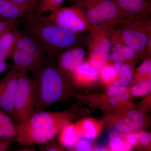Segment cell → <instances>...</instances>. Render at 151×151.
I'll return each mask as SVG.
<instances>
[{"label": "cell", "mask_w": 151, "mask_h": 151, "mask_svg": "<svg viewBox=\"0 0 151 151\" xmlns=\"http://www.w3.org/2000/svg\"><path fill=\"white\" fill-rule=\"evenodd\" d=\"M29 18L26 24L28 33L40 42L49 56L60 54L76 46L79 33L57 25L47 24L41 16Z\"/></svg>", "instance_id": "1"}, {"label": "cell", "mask_w": 151, "mask_h": 151, "mask_svg": "<svg viewBox=\"0 0 151 151\" xmlns=\"http://www.w3.org/2000/svg\"><path fill=\"white\" fill-rule=\"evenodd\" d=\"M32 78L34 113L44 111L63 96L65 84L62 76L49 62L33 73Z\"/></svg>", "instance_id": "2"}, {"label": "cell", "mask_w": 151, "mask_h": 151, "mask_svg": "<svg viewBox=\"0 0 151 151\" xmlns=\"http://www.w3.org/2000/svg\"><path fill=\"white\" fill-rule=\"evenodd\" d=\"M73 5L84 12L91 30L113 28L126 19L114 0H76Z\"/></svg>", "instance_id": "3"}, {"label": "cell", "mask_w": 151, "mask_h": 151, "mask_svg": "<svg viewBox=\"0 0 151 151\" xmlns=\"http://www.w3.org/2000/svg\"><path fill=\"white\" fill-rule=\"evenodd\" d=\"M150 17L127 18L115 29L114 38L130 47L137 54L146 52L151 37Z\"/></svg>", "instance_id": "4"}, {"label": "cell", "mask_w": 151, "mask_h": 151, "mask_svg": "<svg viewBox=\"0 0 151 151\" xmlns=\"http://www.w3.org/2000/svg\"><path fill=\"white\" fill-rule=\"evenodd\" d=\"M87 37L89 53V63L92 67L100 70L109 58L113 44L114 29H92Z\"/></svg>", "instance_id": "5"}, {"label": "cell", "mask_w": 151, "mask_h": 151, "mask_svg": "<svg viewBox=\"0 0 151 151\" xmlns=\"http://www.w3.org/2000/svg\"><path fill=\"white\" fill-rule=\"evenodd\" d=\"M32 78L28 71L19 70L13 117L17 124L26 120L34 113Z\"/></svg>", "instance_id": "6"}, {"label": "cell", "mask_w": 151, "mask_h": 151, "mask_svg": "<svg viewBox=\"0 0 151 151\" xmlns=\"http://www.w3.org/2000/svg\"><path fill=\"white\" fill-rule=\"evenodd\" d=\"M41 18L47 24L57 25L78 33L91 30L84 12L74 5L60 6Z\"/></svg>", "instance_id": "7"}, {"label": "cell", "mask_w": 151, "mask_h": 151, "mask_svg": "<svg viewBox=\"0 0 151 151\" xmlns=\"http://www.w3.org/2000/svg\"><path fill=\"white\" fill-rule=\"evenodd\" d=\"M66 123L44 128H22L16 125L15 137L20 145L29 146L51 141Z\"/></svg>", "instance_id": "8"}, {"label": "cell", "mask_w": 151, "mask_h": 151, "mask_svg": "<svg viewBox=\"0 0 151 151\" xmlns=\"http://www.w3.org/2000/svg\"><path fill=\"white\" fill-rule=\"evenodd\" d=\"M18 71L13 68L0 82V109L13 116Z\"/></svg>", "instance_id": "9"}, {"label": "cell", "mask_w": 151, "mask_h": 151, "mask_svg": "<svg viewBox=\"0 0 151 151\" xmlns=\"http://www.w3.org/2000/svg\"><path fill=\"white\" fill-rule=\"evenodd\" d=\"M66 122L67 120L64 115L44 110L34 112L26 120L18 124L17 126L22 128H44Z\"/></svg>", "instance_id": "10"}, {"label": "cell", "mask_w": 151, "mask_h": 151, "mask_svg": "<svg viewBox=\"0 0 151 151\" xmlns=\"http://www.w3.org/2000/svg\"><path fill=\"white\" fill-rule=\"evenodd\" d=\"M126 19L150 17L151 1L147 0H114Z\"/></svg>", "instance_id": "11"}, {"label": "cell", "mask_w": 151, "mask_h": 151, "mask_svg": "<svg viewBox=\"0 0 151 151\" xmlns=\"http://www.w3.org/2000/svg\"><path fill=\"white\" fill-rule=\"evenodd\" d=\"M10 58L12 60L13 68L18 71H30L33 73L39 70L48 62L25 52L16 49L14 50Z\"/></svg>", "instance_id": "12"}, {"label": "cell", "mask_w": 151, "mask_h": 151, "mask_svg": "<svg viewBox=\"0 0 151 151\" xmlns=\"http://www.w3.org/2000/svg\"><path fill=\"white\" fill-rule=\"evenodd\" d=\"M35 5V1L19 3L12 0H0V17L17 19L32 10Z\"/></svg>", "instance_id": "13"}, {"label": "cell", "mask_w": 151, "mask_h": 151, "mask_svg": "<svg viewBox=\"0 0 151 151\" xmlns=\"http://www.w3.org/2000/svg\"><path fill=\"white\" fill-rule=\"evenodd\" d=\"M25 52L48 61L49 55L40 42L29 33L21 32L14 50Z\"/></svg>", "instance_id": "14"}, {"label": "cell", "mask_w": 151, "mask_h": 151, "mask_svg": "<svg viewBox=\"0 0 151 151\" xmlns=\"http://www.w3.org/2000/svg\"><path fill=\"white\" fill-rule=\"evenodd\" d=\"M60 54L59 63L61 69L72 73L83 62L85 51L84 49L75 46L65 50Z\"/></svg>", "instance_id": "15"}, {"label": "cell", "mask_w": 151, "mask_h": 151, "mask_svg": "<svg viewBox=\"0 0 151 151\" xmlns=\"http://www.w3.org/2000/svg\"><path fill=\"white\" fill-rule=\"evenodd\" d=\"M21 32L15 28L9 30L0 37V60L10 57Z\"/></svg>", "instance_id": "16"}, {"label": "cell", "mask_w": 151, "mask_h": 151, "mask_svg": "<svg viewBox=\"0 0 151 151\" xmlns=\"http://www.w3.org/2000/svg\"><path fill=\"white\" fill-rule=\"evenodd\" d=\"M143 123L142 114L137 110H132L128 113L126 118L116 124L115 129L117 132L124 133L139 129Z\"/></svg>", "instance_id": "17"}, {"label": "cell", "mask_w": 151, "mask_h": 151, "mask_svg": "<svg viewBox=\"0 0 151 151\" xmlns=\"http://www.w3.org/2000/svg\"><path fill=\"white\" fill-rule=\"evenodd\" d=\"M72 74L78 82L92 81L97 78L99 75L97 70L92 67L90 63L83 62Z\"/></svg>", "instance_id": "18"}, {"label": "cell", "mask_w": 151, "mask_h": 151, "mask_svg": "<svg viewBox=\"0 0 151 151\" xmlns=\"http://www.w3.org/2000/svg\"><path fill=\"white\" fill-rule=\"evenodd\" d=\"M108 101L111 105L115 106L119 101H126L129 97V92L125 86L118 82L113 83L108 89Z\"/></svg>", "instance_id": "19"}, {"label": "cell", "mask_w": 151, "mask_h": 151, "mask_svg": "<svg viewBox=\"0 0 151 151\" xmlns=\"http://www.w3.org/2000/svg\"><path fill=\"white\" fill-rule=\"evenodd\" d=\"M60 136V141L63 145L67 147H71L75 145L78 137L76 128L73 125L66 124L62 128Z\"/></svg>", "instance_id": "20"}, {"label": "cell", "mask_w": 151, "mask_h": 151, "mask_svg": "<svg viewBox=\"0 0 151 151\" xmlns=\"http://www.w3.org/2000/svg\"><path fill=\"white\" fill-rule=\"evenodd\" d=\"M65 0H40L38 7L39 14L52 12L59 7Z\"/></svg>", "instance_id": "21"}, {"label": "cell", "mask_w": 151, "mask_h": 151, "mask_svg": "<svg viewBox=\"0 0 151 151\" xmlns=\"http://www.w3.org/2000/svg\"><path fill=\"white\" fill-rule=\"evenodd\" d=\"M151 89L150 79H144L136 83L131 88L133 95L136 96H144L148 94Z\"/></svg>", "instance_id": "22"}, {"label": "cell", "mask_w": 151, "mask_h": 151, "mask_svg": "<svg viewBox=\"0 0 151 151\" xmlns=\"http://www.w3.org/2000/svg\"><path fill=\"white\" fill-rule=\"evenodd\" d=\"M120 78L119 83L124 86H127L131 84L134 75L132 71V67L129 63H123L119 73Z\"/></svg>", "instance_id": "23"}, {"label": "cell", "mask_w": 151, "mask_h": 151, "mask_svg": "<svg viewBox=\"0 0 151 151\" xmlns=\"http://www.w3.org/2000/svg\"><path fill=\"white\" fill-rule=\"evenodd\" d=\"M100 70V77L105 83L114 81L117 77L118 73L112 65L105 64Z\"/></svg>", "instance_id": "24"}, {"label": "cell", "mask_w": 151, "mask_h": 151, "mask_svg": "<svg viewBox=\"0 0 151 151\" xmlns=\"http://www.w3.org/2000/svg\"><path fill=\"white\" fill-rule=\"evenodd\" d=\"M111 150L114 151H129L131 150L132 147L128 142H124L121 138H114L111 144Z\"/></svg>", "instance_id": "25"}, {"label": "cell", "mask_w": 151, "mask_h": 151, "mask_svg": "<svg viewBox=\"0 0 151 151\" xmlns=\"http://www.w3.org/2000/svg\"><path fill=\"white\" fill-rule=\"evenodd\" d=\"M4 137L12 139L15 137L16 133V125L14 124L12 122L7 124L0 125Z\"/></svg>", "instance_id": "26"}, {"label": "cell", "mask_w": 151, "mask_h": 151, "mask_svg": "<svg viewBox=\"0 0 151 151\" xmlns=\"http://www.w3.org/2000/svg\"><path fill=\"white\" fill-rule=\"evenodd\" d=\"M17 23V19H15L0 20V36L9 30L15 28Z\"/></svg>", "instance_id": "27"}, {"label": "cell", "mask_w": 151, "mask_h": 151, "mask_svg": "<svg viewBox=\"0 0 151 151\" xmlns=\"http://www.w3.org/2000/svg\"><path fill=\"white\" fill-rule=\"evenodd\" d=\"M84 126L86 129L84 138L87 140H92L95 138L96 135V129L94 124L91 121H86L84 122Z\"/></svg>", "instance_id": "28"}, {"label": "cell", "mask_w": 151, "mask_h": 151, "mask_svg": "<svg viewBox=\"0 0 151 151\" xmlns=\"http://www.w3.org/2000/svg\"><path fill=\"white\" fill-rule=\"evenodd\" d=\"M121 49L122 53L126 60H133L136 58L137 53L133 50L121 42Z\"/></svg>", "instance_id": "29"}, {"label": "cell", "mask_w": 151, "mask_h": 151, "mask_svg": "<svg viewBox=\"0 0 151 151\" xmlns=\"http://www.w3.org/2000/svg\"><path fill=\"white\" fill-rule=\"evenodd\" d=\"M138 74L141 75H151V61L150 60H147L142 63L138 68Z\"/></svg>", "instance_id": "30"}, {"label": "cell", "mask_w": 151, "mask_h": 151, "mask_svg": "<svg viewBox=\"0 0 151 151\" xmlns=\"http://www.w3.org/2000/svg\"><path fill=\"white\" fill-rule=\"evenodd\" d=\"M77 150L81 151H91L92 147L89 142L85 140H81L78 141L76 145Z\"/></svg>", "instance_id": "31"}, {"label": "cell", "mask_w": 151, "mask_h": 151, "mask_svg": "<svg viewBox=\"0 0 151 151\" xmlns=\"http://www.w3.org/2000/svg\"><path fill=\"white\" fill-rule=\"evenodd\" d=\"M127 142L131 145L134 146H137L139 145V142L138 141L137 136L136 134H130L127 135Z\"/></svg>", "instance_id": "32"}, {"label": "cell", "mask_w": 151, "mask_h": 151, "mask_svg": "<svg viewBox=\"0 0 151 151\" xmlns=\"http://www.w3.org/2000/svg\"><path fill=\"white\" fill-rule=\"evenodd\" d=\"M12 122L10 116L0 109V125Z\"/></svg>", "instance_id": "33"}, {"label": "cell", "mask_w": 151, "mask_h": 151, "mask_svg": "<svg viewBox=\"0 0 151 151\" xmlns=\"http://www.w3.org/2000/svg\"><path fill=\"white\" fill-rule=\"evenodd\" d=\"M141 142L143 145L147 146L150 145L151 141L150 134L148 133H145L141 136L140 138Z\"/></svg>", "instance_id": "34"}, {"label": "cell", "mask_w": 151, "mask_h": 151, "mask_svg": "<svg viewBox=\"0 0 151 151\" xmlns=\"http://www.w3.org/2000/svg\"><path fill=\"white\" fill-rule=\"evenodd\" d=\"M11 139L9 138H0V151H6L8 148L11 142Z\"/></svg>", "instance_id": "35"}, {"label": "cell", "mask_w": 151, "mask_h": 151, "mask_svg": "<svg viewBox=\"0 0 151 151\" xmlns=\"http://www.w3.org/2000/svg\"><path fill=\"white\" fill-rule=\"evenodd\" d=\"M8 68V64L6 61L0 60V74L6 71Z\"/></svg>", "instance_id": "36"}, {"label": "cell", "mask_w": 151, "mask_h": 151, "mask_svg": "<svg viewBox=\"0 0 151 151\" xmlns=\"http://www.w3.org/2000/svg\"><path fill=\"white\" fill-rule=\"evenodd\" d=\"M17 2L23 3L28 1H35L36 0H12Z\"/></svg>", "instance_id": "37"}, {"label": "cell", "mask_w": 151, "mask_h": 151, "mask_svg": "<svg viewBox=\"0 0 151 151\" xmlns=\"http://www.w3.org/2000/svg\"><path fill=\"white\" fill-rule=\"evenodd\" d=\"M2 19L1 18V17H0V20H1V19Z\"/></svg>", "instance_id": "38"}, {"label": "cell", "mask_w": 151, "mask_h": 151, "mask_svg": "<svg viewBox=\"0 0 151 151\" xmlns=\"http://www.w3.org/2000/svg\"><path fill=\"white\" fill-rule=\"evenodd\" d=\"M147 1H151V0H147Z\"/></svg>", "instance_id": "39"}, {"label": "cell", "mask_w": 151, "mask_h": 151, "mask_svg": "<svg viewBox=\"0 0 151 151\" xmlns=\"http://www.w3.org/2000/svg\"><path fill=\"white\" fill-rule=\"evenodd\" d=\"M1 36H0V37H1Z\"/></svg>", "instance_id": "40"}]
</instances>
